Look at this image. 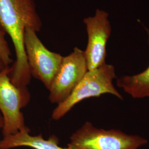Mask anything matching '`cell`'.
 <instances>
[{"mask_svg":"<svg viewBox=\"0 0 149 149\" xmlns=\"http://www.w3.org/2000/svg\"><path fill=\"white\" fill-rule=\"evenodd\" d=\"M42 27L34 0H0V29L11 38L16 53V61L11 67V81L27 93L29 92L27 86L32 75L24 48V32L27 28L39 32Z\"/></svg>","mask_w":149,"mask_h":149,"instance_id":"1","label":"cell"},{"mask_svg":"<svg viewBox=\"0 0 149 149\" xmlns=\"http://www.w3.org/2000/svg\"><path fill=\"white\" fill-rule=\"evenodd\" d=\"M116 78L115 68L111 64L106 63L96 69L88 70L70 95L54 109L52 118L54 120H58L76 104L89 98L111 94L123 100V96L113 83Z\"/></svg>","mask_w":149,"mask_h":149,"instance_id":"2","label":"cell"},{"mask_svg":"<svg viewBox=\"0 0 149 149\" xmlns=\"http://www.w3.org/2000/svg\"><path fill=\"white\" fill-rule=\"evenodd\" d=\"M147 143L138 135L99 129L87 122L72 134L68 146L71 149H138Z\"/></svg>","mask_w":149,"mask_h":149,"instance_id":"3","label":"cell"},{"mask_svg":"<svg viewBox=\"0 0 149 149\" xmlns=\"http://www.w3.org/2000/svg\"><path fill=\"white\" fill-rule=\"evenodd\" d=\"M11 68L7 66L0 72V113L3 119V137L19 132H30L26 125L21 109L29 102L31 96L20 90L11 81Z\"/></svg>","mask_w":149,"mask_h":149,"instance_id":"4","label":"cell"},{"mask_svg":"<svg viewBox=\"0 0 149 149\" xmlns=\"http://www.w3.org/2000/svg\"><path fill=\"white\" fill-rule=\"evenodd\" d=\"M37 33L32 29L25 30L24 44L27 62L32 76L40 81L49 90L64 56L49 50Z\"/></svg>","mask_w":149,"mask_h":149,"instance_id":"5","label":"cell"},{"mask_svg":"<svg viewBox=\"0 0 149 149\" xmlns=\"http://www.w3.org/2000/svg\"><path fill=\"white\" fill-rule=\"evenodd\" d=\"M88 71L84 51L76 47L63 57L49 88V100L57 105L64 102Z\"/></svg>","mask_w":149,"mask_h":149,"instance_id":"6","label":"cell"},{"mask_svg":"<svg viewBox=\"0 0 149 149\" xmlns=\"http://www.w3.org/2000/svg\"><path fill=\"white\" fill-rule=\"evenodd\" d=\"M88 36L84 51L88 70H93L106 64L107 43L111 36L112 27L109 14L100 9L95 15L84 19Z\"/></svg>","mask_w":149,"mask_h":149,"instance_id":"7","label":"cell"},{"mask_svg":"<svg viewBox=\"0 0 149 149\" xmlns=\"http://www.w3.org/2000/svg\"><path fill=\"white\" fill-rule=\"evenodd\" d=\"M29 133L30 132H19L16 134L3 137L0 141V149L18 147H28L34 149H71L68 146H60L59 139L54 135L46 140L42 134L32 136Z\"/></svg>","mask_w":149,"mask_h":149,"instance_id":"8","label":"cell"},{"mask_svg":"<svg viewBox=\"0 0 149 149\" xmlns=\"http://www.w3.org/2000/svg\"><path fill=\"white\" fill-rule=\"evenodd\" d=\"M149 47V29L145 28ZM117 86L133 98H149V66L138 74L124 76L117 80Z\"/></svg>","mask_w":149,"mask_h":149,"instance_id":"9","label":"cell"},{"mask_svg":"<svg viewBox=\"0 0 149 149\" xmlns=\"http://www.w3.org/2000/svg\"><path fill=\"white\" fill-rule=\"evenodd\" d=\"M5 34L0 29V59L6 66H10L13 62V59L10 49L6 40Z\"/></svg>","mask_w":149,"mask_h":149,"instance_id":"10","label":"cell"},{"mask_svg":"<svg viewBox=\"0 0 149 149\" xmlns=\"http://www.w3.org/2000/svg\"><path fill=\"white\" fill-rule=\"evenodd\" d=\"M7 66L3 63V62L0 59V72L2 71L3 70L5 69Z\"/></svg>","mask_w":149,"mask_h":149,"instance_id":"11","label":"cell"},{"mask_svg":"<svg viewBox=\"0 0 149 149\" xmlns=\"http://www.w3.org/2000/svg\"><path fill=\"white\" fill-rule=\"evenodd\" d=\"M3 127V119L1 113H0V130L2 129Z\"/></svg>","mask_w":149,"mask_h":149,"instance_id":"12","label":"cell"}]
</instances>
